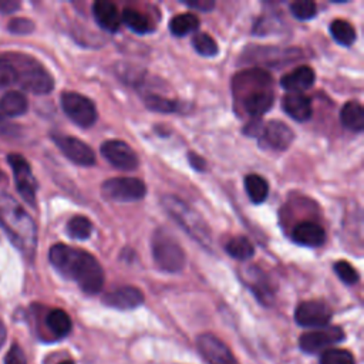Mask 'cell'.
<instances>
[{
	"mask_svg": "<svg viewBox=\"0 0 364 364\" xmlns=\"http://www.w3.org/2000/svg\"><path fill=\"white\" fill-rule=\"evenodd\" d=\"M48 260L65 279L74 280L87 294H97L104 284V272L98 260L87 250L64 243L50 247Z\"/></svg>",
	"mask_w": 364,
	"mask_h": 364,
	"instance_id": "1",
	"label": "cell"
},
{
	"mask_svg": "<svg viewBox=\"0 0 364 364\" xmlns=\"http://www.w3.org/2000/svg\"><path fill=\"white\" fill-rule=\"evenodd\" d=\"M0 226L13 245L33 259L37 247V228L30 215L9 195L0 193Z\"/></svg>",
	"mask_w": 364,
	"mask_h": 364,
	"instance_id": "2",
	"label": "cell"
},
{
	"mask_svg": "<svg viewBox=\"0 0 364 364\" xmlns=\"http://www.w3.org/2000/svg\"><path fill=\"white\" fill-rule=\"evenodd\" d=\"M236 84L239 90L245 91L242 94V107L250 117H262L267 112L274 101V94L272 91V77L267 71L255 68L247 70L236 77Z\"/></svg>",
	"mask_w": 364,
	"mask_h": 364,
	"instance_id": "3",
	"label": "cell"
},
{
	"mask_svg": "<svg viewBox=\"0 0 364 364\" xmlns=\"http://www.w3.org/2000/svg\"><path fill=\"white\" fill-rule=\"evenodd\" d=\"M162 208L169 213V216L203 249L208 252L213 247L212 232L203 218L192 209L185 200L175 195H164L161 198Z\"/></svg>",
	"mask_w": 364,
	"mask_h": 364,
	"instance_id": "4",
	"label": "cell"
},
{
	"mask_svg": "<svg viewBox=\"0 0 364 364\" xmlns=\"http://www.w3.org/2000/svg\"><path fill=\"white\" fill-rule=\"evenodd\" d=\"M14 68L16 82L26 91L37 95L48 94L54 88L51 74L31 55L7 54L4 55Z\"/></svg>",
	"mask_w": 364,
	"mask_h": 364,
	"instance_id": "5",
	"label": "cell"
},
{
	"mask_svg": "<svg viewBox=\"0 0 364 364\" xmlns=\"http://www.w3.org/2000/svg\"><path fill=\"white\" fill-rule=\"evenodd\" d=\"M152 256L155 264L166 273H178L185 267L186 255L179 242L164 228H158L152 236Z\"/></svg>",
	"mask_w": 364,
	"mask_h": 364,
	"instance_id": "6",
	"label": "cell"
},
{
	"mask_svg": "<svg viewBox=\"0 0 364 364\" xmlns=\"http://www.w3.org/2000/svg\"><path fill=\"white\" fill-rule=\"evenodd\" d=\"M61 107L65 115L81 128H90L97 121L98 114L94 102L80 92L64 91L61 94Z\"/></svg>",
	"mask_w": 364,
	"mask_h": 364,
	"instance_id": "7",
	"label": "cell"
},
{
	"mask_svg": "<svg viewBox=\"0 0 364 364\" xmlns=\"http://www.w3.org/2000/svg\"><path fill=\"white\" fill-rule=\"evenodd\" d=\"M102 195L115 202H135L145 196L146 186L138 178L118 176L107 179L101 185Z\"/></svg>",
	"mask_w": 364,
	"mask_h": 364,
	"instance_id": "8",
	"label": "cell"
},
{
	"mask_svg": "<svg viewBox=\"0 0 364 364\" xmlns=\"http://www.w3.org/2000/svg\"><path fill=\"white\" fill-rule=\"evenodd\" d=\"M9 164L13 169L16 188L21 198L31 206H36V192H37V182L31 172L28 162L18 154H10L7 156Z\"/></svg>",
	"mask_w": 364,
	"mask_h": 364,
	"instance_id": "9",
	"label": "cell"
},
{
	"mask_svg": "<svg viewBox=\"0 0 364 364\" xmlns=\"http://www.w3.org/2000/svg\"><path fill=\"white\" fill-rule=\"evenodd\" d=\"M51 138L58 146V149L71 162L81 166H91L95 164V154L91 149V146L84 141L71 135H61V134H53Z\"/></svg>",
	"mask_w": 364,
	"mask_h": 364,
	"instance_id": "10",
	"label": "cell"
},
{
	"mask_svg": "<svg viewBox=\"0 0 364 364\" xmlns=\"http://www.w3.org/2000/svg\"><path fill=\"white\" fill-rule=\"evenodd\" d=\"M196 346L208 364H239L230 348L210 333L200 334L196 340Z\"/></svg>",
	"mask_w": 364,
	"mask_h": 364,
	"instance_id": "11",
	"label": "cell"
},
{
	"mask_svg": "<svg viewBox=\"0 0 364 364\" xmlns=\"http://www.w3.org/2000/svg\"><path fill=\"white\" fill-rule=\"evenodd\" d=\"M101 154L112 166L122 171H132L139 164L135 151L119 139H108L101 144Z\"/></svg>",
	"mask_w": 364,
	"mask_h": 364,
	"instance_id": "12",
	"label": "cell"
},
{
	"mask_svg": "<svg viewBox=\"0 0 364 364\" xmlns=\"http://www.w3.org/2000/svg\"><path fill=\"white\" fill-rule=\"evenodd\" d=\"M331 316V309L320 300L303 301L294 311V320L301 327H326Z\"/></svg>",
	"mask_w": 364,
	"mask_h": 364,
	"instance_id": "13",
	"label": "cell"
},
{
	"mask_svg": "<svg viewBox=\"0 0 364 364\" xmlns=\"http://www.w3.org/2000/svg\"><path fill=\"white\" fill-rule=\"evenodd\" d=\"M343 340H344L343 328L337 326H331V327H323L320 330H313L301 334L299 344L304 353L313 354V353H318L320 350L328 346L337 344Z\"/></svg>",
	"mask_w": 364,
	"mask_h": 364,
	"instance_id": "14",
	"label": "cell"
},
{
	"mask_svg": "<svg viewBox=\"0 0 364 364\" xmlns=\"http://www.w3.org/2000/svg\"><path fill=\"white\" fill-rule=\"evenodd\" d=\"M259 138L264 146H269L276 151H284L294 141V132L283 121L274 119L266 122L262 127Z\"/></svg>",
	"mask_w": 364,
	"mask_h": 364,
	"instance_id": "15",
	"label": "cell"
},
{
	"mask_svg": "<svg viewBox=\"0 0 364 364\" xmlns=\"http://www.w3.org/2000/svg\"><path fill=\"white\" fill-rule=\"evenodd\" d=\"M102 303L118 310H131L144 303V293L135 286H121L104 294Z\"/></svg>",
	"mask_w": 364,
	"mask_h": 364,
	"instance_id": "16",
	"label": "cell"
},
{
	"mask_svg": "<svg viewBox=\"0 0 364 364\" xmlns=\"http://www.w3.org/2000/svg\"><path fill=\"white\" fill-rule=\"evenodd\" d=\"M291 239L300 246L318 247L326 242V232L318 223L304 220L293 228Z\"/></svg>",
	"mask_w": 364,
	"mask_h": 364,
	"instance_id": "17",
	"label": "cell"
},
{
	"mask_svg": "<svg viewBox=\"0 0 364 364\" xmlns=\"http://www.w3.org/2000/svg\"><path fill=\"white\" fill-rule=\"evenodd\" d=\"M92 16L105 31L115 33L121 26V14L117 6L108 0H97L92 4Z\"/></svg>",
	"mask_w": 364,
	"mask_h": 364,
	"instance_id": "18",
	"label": "cell"
},
{
	"mask_svg": "<svg viewBox=\"0 0 364 364\" xmlns=\"http://www.w3.org/2000/svg\"><path fill=\"white\" fill-rule=\"evenodd\" d=\"M282 108L290 118L300 122L307 121L313 112L311 100L303 92H287L282 100Z\"/></svg>",
	"mask_w": 364,
	"mask_h": 364,
	"instance_id": "19",
	"label": "cell"
},
{
	"mask_svg": "<svg viewBox=\"0 0 364 364\" xmlns=\"http://www.w3.org/2000/svg\"><path fill=\"white\" fill-rule=\"evenodd\" d=\"M316 81V74L311 67L300 65L293 71L284 74L280 80V85L287 92H303L310 88Z\"/></svg>",
	"mask_w": 364,
	"mask_h": 364,
	"instance_id": "20",
	"label": "cell"
},
{
	"mask_svg": "<svg viewBox=\"0 0 364 364\" xmlns=\"http://www.w3.org/2000/svg\"><path fill=\"white\" fill-rule=\"evenodd\" d=\"M341 124L351 131H363L364 128V109L358 101H347L340 111Z\"/></svg>",
	"mask_w": 364,
	"mask_h": 364,
	"instance_id": "21",
	"label": "cell"
},
{
	"mask_svg": "<svg viewBox=\"0 0 364 364\" xmlns=\"http://www.w3.org/2000/svg\"><path fill=\"white\" fill-rule=\"evenodd\" d=\"M28 108L27 98L20 91H9L0 98V114L3 117L23 115Z\"/></svg>",
	"mask_w": 364,
	"mask_h": 364,
	"instance_id": "22",
	"label": "cell"
},
{
	"mask_svg": "<svg viewBox=\"0 0 364 364\" xmlns=\"http://www.w3.org/2000/svg\"><path fill=\"white\" fill-rule=\"evenodd\" d=\"M46 326L57 338L65 337L67 334H70V331L73 328L70 316L61 309H53L47 313Z\"/></svg>",
	"mask_w": 364,
	"mask_h": 364,
	"instance_id": "23",
	"label": "cell"
},
{
	"mask_svg": "<svg viewBox=\"0 0 364 364\" xmlns=\"http://www.w3.org/2000/svg\"><path fill=\"white\" fill-rule=\"evenodd\" d=\"M121 21L136 34H148L154 31L151 20L144 13L135 9H125L121 14Z\"/></svg>",
	"mask_w": 364,
	"mask_h": 364,
	"instance_id": "24",
	"label": "cell"
},
{
	"mask_svg": "<svg viewBox=\"0 0 364 364\" xmlns=\"http://www.w3.org/2000/svg\"><path fill=\"white\" fill-rule=\"evenodd\" d=\"M245 189L249 199L256 205L264 202L269 195V183L257 173H249L245 178Z\"/></svg>",
	"mask_w": 364,
	"mask_h": 364,
	"instance_id": "25",
	"label": "cell"
},
{
	"mask_svg": "<svg viewBox=\"0 0 364 364\" xmlns=\"http://www.w3.org/2000/svg\"><path fill=\"white\" fill-rule=\"evenodd\" d=\"M144 102L146 108L151 111L156 112H164V114H171V112H183V102H179L176 100H171L158 94H148L144 98Z\"/></svg>",
	"mask_w": 364,
	"mask_h": 364,
	"instance_id": "26",
	"label": "cell"
},
{
	"mask_svg": "<svg viewBox=\"0 0 364 364\" xmlns=\"http://www.w3.org/2000/svg\"><path fill=\"white\" fill-rule=\"evenodd\" d=\"M199 27V18L193 13H183L175 16L169 21V30L176 37H183Z\"/></svg>",
	"mask_w": 364,
	"mask_h": 364,
	"instance_id": "27",
	"label": "cell"
},
{
	"mask_svg": "<svg viewBox=\"0 0 364 364\" xmlns=\"http://www.w3.org/2000/svg\"><path fill=\"white\" fill-rule=\"evenodd\" d=\"M225 250L229 256L237 260H249L255 255L253 245L246 236H236L232 237L226 245Z\"/></svg>",
	"mask_w": 364,
	"mask_h": 364,
	"instance_id": "28",
	"label": "cell"
},
{
	"mask_svg": "<svg viewBox=\"0 0 364 364\" xmlns=\"http://www.w3.org/2000/svg\"><path fill=\"white\" fill-rule=\"evenodd\" d=\"M256 272H252L255 273L252 280H249V287L250 290L255 293V296L259 299L260 303L263 304H270L272 299H273V290L270 287V283L267 280V277L263 274V272L255 269Z\"/></svg>",
	"mask_w": 364,
	"mask_h": 364,
	"instance_id": "29",
	"label": "cell"
},
{
	"mask_svg": "<svg viewBox=\"0 0 364 364\" xmlns=\"http://www.w3.org/2000/svg\"><path fill=\"white\" fill-rule=\"evenodd\" d=\"M330 33L334 41L340 46L348 47L355 41V30L347 20H334L330 26Z\"/></svg>",
	"mask_w": 364,
	"mask_h": 364,
	"instance_id": "30",
	"label": "cell"
},
{
	"mask_svg": "<svg viewBox=\"0 0 364 364\" xmlns=\"http://www.w3.org/2000/svg\"><path fill=\"white\" fill-rule=\"evenodd\" d=\"M67 232L73 239L85 240L92 232V223L87 216L75 215L67 223Z\"/></svg>",
	"mask_w": 364,
	"mask_h": 364,
	"instance_id": "31",
	"label": "cell"
},
{
	"mask_svg": "<svg viewBox=\"0 0 364 364\" xmlns=\"http://www.w3.org/2000/svg\"><path fill=\"white\" fill-rule=\"evenodd\" d=\"M195 51L203 57H213L218 54V44L208 33H198L192 38Z\"/></svg>",
	"mask_w": 364,
	"mask_h": 364,
	"instance_id": "32",
	"label": "cell"
},
{
	"mask_svg": "<svg viewBox=\"0 0 364 364\" xmlns=\"http://www.w3.org/2000/svg\"><path fill=\"white\" fill-rule=\"evenodd\" d=\"M320 364H355L354 355L343 348H328L320 357Z\"/></svg>",
	"mask_w": 364,
	"mask_h": 364,
	"instance_id": "33",
	"label": "cell"
},
{
	"mask_svg": "<svg viewBox=\"0 0 364 364\" xmlns=\"http://www.w3.org/2000/svg\"><path fill=\"white\" fill-rule=\"evenodd\" d=\"M290 11L299 20H310L317 14V6L311 0H297L290 4Z\"/></svg>",
	"mask_w": 364,
	"mask_h": 364,
	"instance_id": "34",
	"label": "cell"
},
{
	"mask_svg": "<svg viewBox=\"0 0 364 364\" xmlns=\"http://www.w3.org/2000/svg\"><path fill=\"white\" fill-rule=\"evenodd\" d=\"M334 272L338 276L341 282L346 284H355L360 279L357 270L347 262V260H338L334 263Z\"/></svg>",
	"mask_w": 364,
	"mask_h": 364,
	"instance_id": "35",
	"label": "cell"
},
{
	"mask_svg": "<svg viewBox=\"0 0 364 364\" xmlns=\"http://www.w3.org/2000/svg\"><path fill=\"white\" fill-rule=\"evenodd\" d=\"M16 82L14 68L6 57H0V90H4Z\"/></svg>",
	"mask_w": 364,
	"mask_h": 364,
	"instance_id": "36",
	"label": "cell"
},
{
	"mask_svg": "<svg viewBox=\"0 0 364 364\" xmlns=\"http://www.w3.org/2000/svg\"><path fill=\"white\" fill-rule=\"evenodd\" d=\"M9 31L13 34H18V36H26L34 31V23L28 18L24 17H17L10 20L9 26H7Z\"/></svg>",
	"mask_w": 364,
	"mask_h": 364,
	"instance_id": "37",
	"label": "cell"
},
{
	"mask_svg": "<svg viewBox=\"0 0 364 364\" xmlns=\"http://www.w3.org/2000/svg\"><path fill=\"white\" fill-rule=\"evenodd\" d=\"M4 364H27L26 354L18 344H13L4 357Z\"/></svg>",
	"mask_w": 364,
	"mask_h": 364,
	"instance_id": "38",
	"label": "cell"
},
{
	"mask_svg": "<svg viewBox=\"0 0 364 364\" xmlns=\"http://www.w3.org/2000/svg\"><path fill=\"white\" fill-rule=\"evenodd\" d=\"M183 4L189 9H195L199 11H209L215 7L213 0H193V1H183Z\"/></svg>",
	"mask_w": 364,
	"mask_h": 364,
	"instance_id": "39",
	"label": "cell"
},
{
	"mask_svg": "<svg viewBox=\"0 0 364 364\" xmlns=\"http://www.w3.org/2000/svg\"><path fill=\"white\" fill-rule=\"evenodd\" d=\"M188 158H189V164H191V166H192L193 169H196L198 172H202V171L205 169L206 162H205V159H203L202 156H199V155L195 154V152H189V154H188Z\"/></svg>",
	"mask_w": 364,
	"mask_h": 364,
	"instance_id": "40",
	"label": "cell"
},
{
	"mask_svg": "<svg viewBox=\"0 0 364 364\" xmlns=\"http://www.w3.org/2000/svg\"><path fill=\"white\" fill-rule=\"evenodd\" d=\"M20 7L18 1L14 0H0V13H13Z\"/></svg>",
	"mask_w": 364,
	"mask_h": 364,
	"instance_id": "41",
	"label": "cell"
},
{
	"mask_svg": "<svg viewBox=\"0 0 364 364\" xmlns=\"http://www.w3.org/2000/svg\"><path fill=\"white\" fill-rule=\"evenodd\" d=\"M16 132V127L13 124H9L4 121V117L0 114V135H9V134H14Z\"/></svg>",
	"mask_w": 364,
	"mask_h": 364,
	"instance_id": "42",
	"label": "cell"
},
{
	"mask_svg": "<svg viewBox=\"0 0 364 364\" xmlns=\"http://www.w3.org/2000/svg\"><path fill=\"white\" fill-rule=\"evenodd\" d=\"M6 340H7V328H6L4 323L0 320V350L4 346Z\"/></svg>",
	"mask_w": 364,
	"mask_h": 364,
	"instance_id": "43",
	"label": "cell"
},
{
	"mask_svg": "<svg viewBox=\"0 0 364 364\" xmlns=\"http://www.w3.org/2000/svg\"><path fill=\"white\" fill-rule=\"evenodd\" d=\"M58 364H75L73 360H64V361H61V363H58Z\"/></svg>",
	"mask_w": 364,
	"mask_h": 364,
	"instance_id": "44",
	"label": "cell"
}]
</instances>
